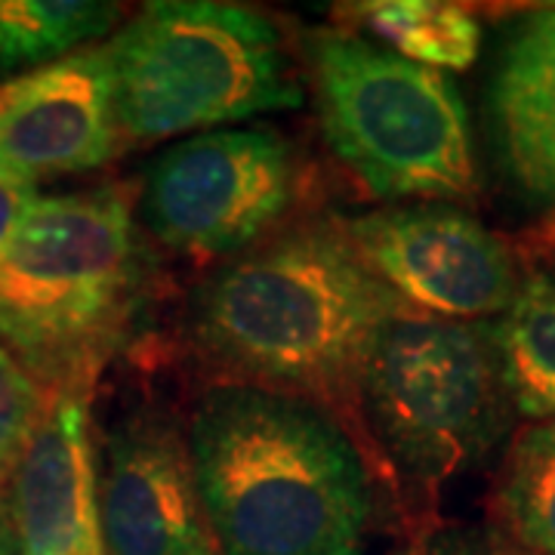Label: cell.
<instances>
[{"mask_svg": "<svg viewBox=\"0 0 555 555\" xmlns=\"http://www.w3.org/2000/svg\"><path fill=\"white\" fill-rule=\"evenodd\" d=\"M137 287L124 189L47 195L0 254V346L56 396H80L108 358Z\"/></svg>", "mask_w": 555, "mask_h": 555, "instance_id": "obj_3", "label": "cell"}, {"mask_svg": "<svg viewBox=\"0 0 555 555\" xmlns=\"http://www.w3.org/2000/svg\"><path fill=\"white\" fill-rule=\"evenodd\" d=\"M358 404L404 476L438 485L473 469L513 408L491 324L392 318L364 361Z\"/></svg>", "mask_w": 555, "mask_h": 555, "instance_id": "obj_6", "label": "cell"}, {"mask_svg": "<svg viewBox=\"0 0 555 555\" xmlns=\"http://www.w3.org/2000/svg\"><path fill=\"white\" fill-rule=\"evenodd\" d=\"M309 60L327 145L371 195L476 198L469 112L444 72L343 31H315Z\"/></svg>", "mask_w": 555, "mask_h": 555, "instance_id": "obj_5", "label": "cell"}, {"mask_svg": "<svg viewBox=\"0 0 555 555\" xmlns=\"http://www.w3.org/2000/svg\"><path fill=\"white\" fill-rule=\"evenodd\" d=\"M297 192L291 142L272 127H225L167 149L145 182L152 235L192 257H235L287 214Z\"/></svg>", "mask_w": 555, "mask_h": 555, "instance_id": "obj_7", "label": "cell"}, {"mask_svg": "<svg viewBox=\"0 0 555 555\" xmlns=\"http://www.w3.org/2000/svg\"><path fill=\"white\" fill-rule=\"evenodd\" d=\"M343 235L411 312L444 321L500 318L521 269L506 241L454 204H401L349 219Z\"/></svg>", "mask_w": 555, "mask_h": 555, "instance_id": "obj_8", "label": "cell"}, {"mask_svg": "<svg viewBox=\"0 0 555 555\" xmlns=\"http://www.w3.org/2000/svg\"><path fill=\"white\" fill-rule=\"evenodd\" d=\"M0 555H105L90 411L56 396L0 488Z\"/></svg>", "mask_w": 555, "mask_h": 555, "instance_id": "obj_11", "label": "cell"}, {"mask_svg": "<svg viewBox=\"0 0 555 555\" xmlns=\"http://www.w3.org/2000/svg\"><path fill=\"white\" fill-rule=\"evenodd\" d=\"M494 513L521 550L555 555V420H540L513 441Z\"/></svg>", "mask_w": 555, "mask_h": 555, "instance_id": "obj_16", "label": "cell"}, {"mask_svg": "<svg viewBox=\"0 0 555 555\" xmlns=\"http://www.w3.org/2000/svg\"><path fill=\"white\" fill-rule=\"evenodd\" d=\"M404 312L343 232L299 229L250 247L207 281L195 337L247 386L346 404L358 401L379 331Z\"/></svg>", "mask_w": 555, "mask_h": 555, "instance_id": "obj_2", "label": "cell"}, {"mask_svg": "<svg viewBox=\"0 0 555 555\" xmlns=\"http://www.w3.org/2000/svg\"><path fill=\"white\" fill-rule=\"evenodd\" d=\"M100 528L105 555H219L189 436L170 420L130 416L108 438Z\"/></svg>", "mask_w": 555, "mask_h": 555, "instance_id": "obj_9", "label": "cell"}, {"mask_svg": "<svg viewBox=\"0 0 555 555\" xmlns=\"http://www.w3.org/2000/svg\"><path fill=\"white\" fill-rule=\"evenodd\" d=\"M398 555H513L500 553V550H481V546H463V543H438V540H426V543H414L404 553Z\"/></svg>", "mask_w": 555, "mask_h": 555, "instance_id": "obj_19", "label": "cell"}, {"mask_svg": "<svg viewBox=\"0 0 555 555\" xmlns=\"http://www.w3.org/2000/svg\"><path fill=\"white\" fill-rule=\"evenodd\" d=\"M120 20L115 3L93 0H0V68L50 65L83 50Z\"/></svg>", "mask_w": 555, "mask_h": 555, "instance_id": "obj_15", "label": "cell"}, {"mask_svg": "<svg viewBox=\"0 0 555 555\" xmlns=\"http://www.w3.org/2000/svg\"><path fill=\"white\" fill-rule=\"evenodd\" d=\"M118 142L105 43L0 87V167L28 182L96 170L118 152Z\"/></svg>", "mask_w": 555, "mask_h": 555, "instance_id": "obj_10", "label": "cell"}, {"mask_svg": "<svg viewBox=\"0 0 555 555\" xmlns=\"http://www.w3.org/2000/svg\"><path fill=\"white\" fill-rule=\"evenodd\" d=\"M56 392H50L20 358L0 346V488L35 436Z\"/></svg>", "mask_w": 555, "mask_h": 555, "instance_id": "obj_17", "label": "cell"}, {"mask_svg": "<svg viewBox=\"0 0 555 555\" xmlns=\"http://www.w3.org/2000/svg\"><path fill=\"white\" fill-rule=\"evenodd\" d=\"M356 13L377 38L392 47V53L436 72L469 68L481 47V28L476 16L456 3L383 0V3H361L356 7Z\"/></svg>", "mask_w": 555, "mask_h": 555, "instance_id": "obj_14", "label": "cell"}, {"mask_svg": "<svg viewBox=\"0 0 555 555\" xmlns=\"http://www.w3.org/2000/svg\"><path fill=\"white\" fill-rule=\"evenodd\" d=\"M189 451L219 555H364L367 466L315 401L219 386L192 414Z\"/></svg>", "mask_w": 555, "mask_h": 555, "instance_id": "obj_1", "label": "cell"}, {"mask_svg": "<svg viewBox=\"0 0 555 555\" xmlns=\"http://www.w3.org/2000/svg\"><path fill=\"white\" fill-rule=\"evenodd\" d=\"M491 331L513 408L537 423L555 420V266L521 272L513 306Z\"/></svg>", "mask_w": 555, "mask_h": 555, "instance_id": "obj_13", "label": "cell"}, {"mask_svg": "<svg viewBox=\"0 0 555 555\" xmlns=\"http://www.w3.org/2000/svg\"><path fill=\"white\" fill-rule=\"evenodd\" d=\"M35 201H38L35 182L0 167V254L10 244V238L16 235V229L22 225V219L31 210Z\"/></svg>", "mask_w": 555, "mask_h": 555, "instance_id": "obj_18", "label": "cell"}, {"mask_svg": "<svg viewBox=\"0 0 555 555\" xmlns=\"http://www.w3.org/2000/svg\"><path fill=\"white\" fill-rule=\"evenodd\" d=\"M491 120L503 170L531 204H555V10H537L509 35Z\"/></svg>", "mask_w": 555, "mask_h": 555, "instance_id": "obj_12", "label": "cell"}, {"mask_svg": "<svg viewBox=\"0 0 555 555\" xmlns=\"http://www.w3.org/2000/svg\"><path fill=\"white\" fill-rule=\"evenodd\" d=\"M105 50L120 139L207 133V127L302 105L278 28L247 7L149 3Z\"/></svg>", "mask_w": 555, "mask_h": 555, "instance_id": "obj_4", "label": "cell"}]
</instances>
